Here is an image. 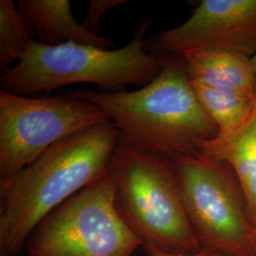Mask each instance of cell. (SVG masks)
<instances>
[{
  "label": "cell",
  "instance_id": "1",
  "mask_svg": "<svg viewBox=\"0 0 256 256\" xmlns=\"http://www.w3.org/2000/svg\"><path fill=\"white\" fill-rule=\"evenodd\" d=\"M120 132L112 124L82 129L0 180V256H18L48 214L110 174Z\"/></svg>",
  "mask_w": 256,
  "mask_h": 256
},
{
  "label": "cell",
  "instance_id": "2",
  "mask_svg": "<svg viewBox=\"0 0 256 256\" xmlns=\"http://www.w3.org/2000/svg\"><path fill=\"white\" fill-rule=\"evenodd\" d=\"M153 81L134 92L78 90L68 96L99 106L128 144L164 158L200 150L218 130L198 100L180 56L162 57Z\"/></svg>",
  "mask_w": 256,
  "mask_h": 256
},
{
  "label": "cell",
  "instance_id": "3",
  "mask_svg": "<svg viewBox=\"0 0 256 256\" xmlns=\"http://www.w3.org/2000/svg\"><path fill=\"white\" fill-rule=\"evenodd\" d=\"M149 27L150 22L144 21L131 42L118 50L74 42L46 46L34 39L18 63L3 70L2 90L34 96L74 84H93L106 92H124L128 84L146 86L164 64L162 57L146 52Z\"/></svg>",
  "mask_w": 256,
  "mask_h": 256
},
{
  "label": "cell",
  "instance_id": "4",
  "mask_svg": "<svg viewBox=\"0 0 256 256\" xmlns=\"http://www.w3.org/2000/svg\"><path fill=\"white\" fill-rule=\"evenodd\" d=\"M110 174L115 185L116 210L150 254L202 250L174 170L164 156L138 149L120 137Z\"/></svg>",
  "mask_w": 256,
  "mask_h": 256
},
{
  "label": "cell",
  "instance_id": "5",
  "mask_svg": "<svg viewBox=\"0 0 256 256\" xmlns=\"http://www.w3.org/2000/svg\"><path fill=\"white\" fill-rule=\"evenodd\" d=\"M110 174L77 192L34 230L28 256H132L142 241L120 218Z\"/></svg>",
  "mask_w": 256,
  "mask_h": 256
},
{
  "label": "cell",
  "instance_id": "6",
  "mask_svg": "<svg viewBox=\"0 0 256 256\" xmlns=\"http://www.w3.org/2000/svg\"><path fill=\"white\" fill-rule=\"evenodd\" d=\"M169 162L200 244L224 256H256L254 228L223 164L200 150Z\"/></svg>",
  "mask_w": 256,
  "mask_h": 256
},
{
  "label": "cell",
  "instance_id": "7",
  "mask_svg": "<svg viewBox=\"0 0 256 256\" xmlns=\"http://www.w3.org/2000/svg\"><path fill=\"white\" fill-rule=\"evenodd\" d=\"M111 124L90 102L0 92V180L18 173L56 142L82 129Z\"/></svg>",
  "mask_w": 256,
  "mask_h": 256
},
{
  "label": "cell",
  "instance_id": "8",
  "mask_svg": "<svg viewBox=\"0 0 256 256\" xmlns=\"http://www.w3.org/2000/svg\"><path fill=\"white\" fill-rule=\"evenodd\" d=\"M156 57L220 50L252 58L256 52V0H203L187 21L146 43Z\"/></svg>",
  "mask_w": 256,
  "mask_h": 256
},
{
  "label": "cell",
  "instance_id": "9",
  "mask_svg": "<svg viewBox=\"0 0 256 256\" xmlns=\"http://www.w3.org/2000/svg\"><path fill=\"white\" fill-rule=\"evenodd\" d=\"M18 8L27 23L32 36L46 46L74 42L112 50L115 44L93 34L72 16L68 0H19Z\"/></svg>",
  "mask_w": 256,
  "mask_h": 256
},
{
  "label": "cell",
  "instance_id": "10",
  "mask_svg": "<svg viewBox=\"0 0 256 256\" xmlns=\"http://www.w3.org/2000/svg\"><path fill=\"white\" fill-rule=\"evenodd\" d=\"M192 84L256 96L250 58L220 50H203L180 55Z\"/></svg>",
  "mask_w": 256,
  "mask_h": 256
},
{
  "label": "cell",
  "instance_id": "11",
  "mask_svg": "<svg viewBox=\"0 0 256 256\" xmlns=\"http://www.w3.org/2000/svg\"><path fill=\"white\" fill-rule=\"evenodd\" d=\"M200 151L234 169L256 230V108L243 126L229 134L218 135Z\"/></svg>",
  "mask_w": 256,
  "mask_h": 256
},
{
  "label": "cell",
  "instance_id": "12",
  "mask_svg": "<svg viewBox=\"0 0 256 256\" xmlns=\"http://www.w3.org/2000/svg\"><path fill=\"white\" fill-rule=\"evenodd\" d=\"M203 108L218 130L226 135L243 126L256 108V96L212 90L192 84Z\"/></svg>",
  "mask_w": 256,
  "mask_h": 256
},
{
  "label": "cell",
  "instance_id": "13",
  "mask_svg": "<svg viewBox=\"0 0 256 256\" xmlns=\"http://www.w3.org/2000/svg\"><path fill=\"white\" fill-rule=\"evenodd\" d=\"M30 32L12 0L0 1V66L4 70L18 63L32 41Z\"/></svg>",
  "mask_w": 256,
  "mask_h": 256
},
{
  "label": "cell",
  "instance_id": "14",
  "mask_svg": "<svg viewBox=\"0 0 256 256\" xmlns=\"http://www.w3.org/2000/svg\"><path fill=\"white\" fill-rule=\"evenodd\" d=\"M128 0H92L82 20V27L93 34L98 36L100 21L110 10L126 4Z\"/></svg>",
  "mask_w": 256,
  "mask_h": 256
},
{
  "label": "cell",
  "instance_id": "15",
  "mask_svg": "<svg viewBox=\"0 0 256 256\" xmlns=\"http://www.w3.org/2000/svg\"><path fill=\"white\" fill-rule=\"evenodd\" d=\"M151 256H224L216 252H214L209 248H202L200 250L194 254H155Z\"/></svg>",
  "mask_w": 256,
  "mask_h": 256
},
{
  "label": "cell",
  "instance_id": "16",
  "mask_svg": "<svg viewBox=\"0 0 256 256\" xmlns=\"http://www.w3.org/2000/svg\"><path fill=\"white\" fill-rule=\"evenodd\" d=\"M250 62H252V68H254V72L256 80V52L254 54V55L250 58Z\"/></svg>",
  "mask_w": 256,
  "mask_h": 256
},
{
  "label": "cell",
  "instance_id": "17",
  "mask_svg": "<svg viewBox=\"0 0 256 256\" xmlns=\"http://www.w3.org/2000/svg\"><path fill=\"white\" fill-rule=\"evenodd\" d=\"M254 250H256V230H254Z\"/></svg>",
  "mask_w": 256,
  "mask_h": 256
}]
</instances>
